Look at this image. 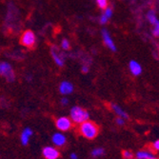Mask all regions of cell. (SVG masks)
<instances>
[{
	"label": "cell",
	"mask_w": 159,
	"mask_h": 159,
	"mask_svg": "<svg viewBox=\"0 0 159 159\" xmlns=\"http://www.w3.org/2000/svg\"><path fill=\"white\" fill-rule=\"evenodd\" d=\"M79 132L85 138L92 140V139H94L98 135L99 129L95 123L87 120V121L80 124Z\"/></svg>",
	"instance_id": "6da1fadb"
},
{
	"label": "cell",
	"mask_w": 159,
	"mask_h": 159,
	"mask_svg": "<svg viewBox=\"0 0 159 159\" xmlns=\"http://www.w3.org/2000/svg\"><path fill=\"white\" fill-rule=\"evenodd\" d=\"M89 117H90V114L88 111H86L85 109L79 106H75L70 109V118L71 122H74L75 124H81L87 120H89Z\"/></svg>",
	"instance_id": "7a4b0ae2"
},
{
	"label": "cell",
	"mask_w": 159,
	"mask_h": 159,
	"mask_svg": "<svg viewBox=\"0 0 159 159\" xmlns=\"http://www.w3.org/2000/svg\"><path fill=\"white\" fill-rule=\"evenodd\" d=\"M20 43L28 49H33L35 46V43H36V37H35L34 33L31 30L25 31L21 34Z\"/></svg>",
	"instance_id": "3957f363"
},
{
	"label": "cell",
	"mask_w": 159,
	"mask_h": 159,
	"mask_svg": "<svg viewBox=\"0 0 159 159\" xmlns=\"http://www.w3.org/2000/svg\"><path fill=\"white\" fill-rule=\"evenodd\" d=\"M0 75L3 76L9 83L16 80V74L11 64L8 62H0Z\"/></svg>",
	"instance_id": "277c9868"
},
{
	"label": "cell",
	"mask_w": 159,
	"mask_h": 159,
	"mask_svg": "<svg viewBox=\"0 0 159 159\" xmlns=\"http://www.w3.org/2000/svg\"><path fill=\"white\" fill-rule=\"evenodd\" d=\"M51 54L54 61V63L58 67H63L65 64V54L61 52V50L57 46H52Z\"/></svg>",
	"instance_id": "5b68a950"
},
{
	"label": "cell",
	"mask_w": 159,
	"mask_h": 159,
	"mask_svg": "<svg viewBox=\"0 0 159 159\" xmlns=\"http://www.w3.org/2000/svg\"><path fill=\"white\" fill-rule=\"evenodd\" d=\"M73 122H71L70 118L66 117V116H61L55 121V126L56 128L61 132H67L71 128Z\"/></svg>",
	"instance_id": "8992f818"
},
{
	"label": "cell",
	"mask_w": 159,
	"mask_h": 159,
	"mask_svg": "<svg viewBox=\"0 0 159 159\" xmlns=\"http://www.w3.org/2000/svg\"><path fill=\"white\" fill-rule=\"evenodd\" d=\"M42 154L45 159H58L60 153L56 148L47 146L42 150Z\"/></svg>",
	"instance_id": "52a82bcc"
},
{
	"label": "cell",
	"mask_w": 159,
	"mask_h": 159,
	"mask_svg": "<svg viewBox=\"0 0 159 159\" xmlns=\"http://www.w3.org/2000/svg\"><path fill=\"white\" fill-rule=\"evenodd\" d=\"M101 34H102V38H103V41L105 43L106 47H108L112 52H116V46H115L109 31L106 30V29H103L102 32H101Z\"/></svg>",
	"instance_id": "ba28073f"
},
{
	"label": "cell",
	"mask_w": 159,
	"mask_h": 159,
	"mask_svg": "<svg viewBox=\"0 0 159 159\" xmlns=\"http://www.w3.org/2000/svg\"><path fill=\"white\" fill-rule=\"evenodd\" d=\"M129 71H131V74L134 76H138L142 74V66L140 65L139 62L135 61V60H131L129 63Z\"/></svg>",
	"instance_id": "9c48e42d"
},
{
	"label": "cell",
	"mask_w": 159,
	"mask_h": 159,
	"mask_svg": "<svg viewBox=\"0 0 159 159\" xmlns=\"http://www.w3.org/2000/svg\"><path fill=\"white\" fill-rule=\"evenodd\" d=\"M59 92H60L61 94H64V95L70 94L71 93L74 92V85L71 84L70 82L63 81L59 85Z\"/></svg>",
	"instance_id": "30bf717a"
},
{
	"label": "cell",
	"mask_w": 159,
	"mask_h": 159,
	"mask_svg": "<svg viewBox=\"0 0 159 159\" xmlns=\"http://www.w3.org/2000/svg\"><path fill=\"white\" fill-rule=\"evenodd\" d=\"M34 134V132L31 128H25L22 133H21V135H20V140H21V143L23 146H27L29 144V141H30V138L31 136Z\"/></svg>",
	"instance_id": "8fae6325"
},
{
	"label": "cell",
	"mask_w": 159,
	"mask_h": 159,
	"mask_svg": "<svg viewBox=\"0 0 159 159\" xmlns=\"http://www.w3.org/2000/svg\"><path fill=\"white\" fill-rule=\"evenodd\" d=\"M52 143L54 144L55 146L62 147V146H64L65 144H66L67 139H66V136L63 134H61V133H55L52 135Z\"/></svg>",
	"instance_id": "7c38bea8"
},
{
	"label": "cell",
	"mask_w": 159,
	"mask_h": 159,
	"mask_svg": "<svg viewBox=\"0 0 159 159\" xmlns=\"http://www.w3.org/2000/svg\"><path fill=\"white\" fill-rule=\"evenodd\" d=\"M111 109L114 111L115 114H117L119 117H122L123 119H129V114L127 113V111H125L119 105L115 104V103H111Z\"/></svg>",
	"instance_id": "4fadbf2b"
},
{
	"label": "cell",
	"mask_w": 159,
	"mask_h": 159,
	"mask_svg": "<svg viewBox=\"0 0 159 159\" xmlns=\"http://www.w3.org/2000/svg\"><path fill=\"white\" fill-rule=\"evenodd\" d=\"M136 159H158L155 154H153L152 152L147 150H142L136 152L135 154Z\"/></svg>",
	"instance_id": "5bb4252c"
},
{
	"label": "cell",
	"mask_w": 159,
	"mask_h": 159,
	"mask_svg": "<svg viewBox=\"0 0 159 159\" xmlns=\"http://www.w3.org/2000/svg\"><path fill=\"white\" fill-rule=\"evenodd\" d=\"M147 19H148V21L153 26L154 24H156L159 20H158V18H157V16H156V13H155V11H153V10H151V11H149L148 12H147Z\"/></svg>",
	"instance_id": "9a60e30c"
},
{
	"label": "cell",
	"mask_w": 159,
	"mask_h": 159,
	"mask_svg": "<svg viewBox=\"0 0 159 159\" xmlns=\"http://www.w3.org/2000/svg\"><path fill=\"white\" fill-rule=\"evenodd\" d=\"M91 154L93 158H97L105 154V150L103 148H95L92 151Z\"/></svg>",
	"instance_id": "2e32d148"
},
{
	"label": "cell",
	"mask_w": 159,
	"mask_h": 159,
	"mask_svg": "<svg viewBox=\"0 0 159 159\" xmlns=\"http://www.w3.org/2000/svg\"><path fill=\"white\" fill-rule=\"evenodd\" d=\"M95 1H96L97 6L100 9L105 10L108 7V0H95Z\"/></svg>",
	"instance_id": "e0dca14e"
},
{
	"label": "cell",
	"mask_w": 159,
	"mask_h": 159,
	"mask_svg": "<svg viewBox=\"0 0 159 159\" xmlns=\"http://www.w3.org/2000/svg\"><path fill=\"white\" fill-rule=\"evenodd\" d=\"M61 48L63 49V50H65V51H68V50H70V42H69V40L68 39H63L62 41H61Z\"/></svg>",
	"instance_id": "ac0fdd59"
},
{
	"label": "cell",
	"mask_w": 159,
	"mask_h": 159,
	"mask_svg": "<svg viewBox=\"0 0 159 159\" xmlns=\"http://www.w3.org/2000/svg\"><path fill=\"white\" fill-rule=\"evenodd\" d=\"M112 13H113V11H112V9H111V7H109V6L104 10V12H103L104 16H107L109 19L112 16Z\"/></svg>",
	"instance_id": "d6986e66"
},
{
	"label": "cell",
	"mask_w": 159,
	"mask_h": 159,
	"mask_svg": "<svg viewBox=\"0 0 159 159\" xmlns=\"http://www.w3.org/2000/svg\"><path fill=\"white\" fill-rule=\"evenodd\" d=\"M152 34L155 37H159V21L153 25V29H152Z\"/></svg>",
	"instance_id": "ffe728a7"
},
{
	"label": "cell",
	"mask_w": 159,
	"mask_h": 159,
	"mask_svg": "<svg viewBox=\"0 0 159 159\" xmlns=\"http://www.w3.org/2000/svg\"><path fill=\"white\" fill-rule=\"evenodd\" d=\"M133 153L129 152V151H124L123 152V157L125 159H132L133 158Z\"/></svg>",
	"instance_id": "44dd1931"
},
{
	"label": "cell",
	"mask_w": 159,
	"mask_h": 159,
	"mask_svg": "<svg viewBox=\"0 0 159 159\" xmlns=\"http://www.w3.org/2000/svg\"><path fill=\"white\" fill-rule=\"evenodd\" d=\"M108 21H109V18H108L107 16H105L103 13L101 14V16H100V18H99V23H100V24H102V25H104V24H106Z\"/></svg>",
	"instance_id": "7402d4cb"
},
{
	"label": "cell",
	"mask_w": 159,
	"mask_h": 159,
	"mask_svg": "<svg viewBox=\"0 0 159 159\" xmlns=\"http://www.w3.org/2000/svg\"><path fill=\"white\" fill-rule=\"evenodd\" d=\"M152 149L156 152H159V139L158 140H155L153 143H152Z\"/></svg>",
	"instance_id": "603a6c76"
},
{
	"label": "cell",
	"mask_w": 159,
	"mask_h": 159,
	"mask_svg": "<svg viewBox=\"0 0 159 159\" xmlns=\"http://www.w3.org/2000/svg\"><path fill=\"white\" fill-rule=\"evenodd\" d=\"M115 122H116V124L118 125V126H123L124 124H125V119H123L122 117H117L116 119H115Z\"/></svg>",
	"instance_id": "cb8c5ba5"
},
{
	"label": "cell",
	"mask_w": 159,
	"mask_h": 159,
	"mask_svg": "<svg viewBox=\"0 0 159 159\" xmlns=\"http://www.w3.org/2000/svg\"><path fill=\"white\" fill-rule=\"evenodd\" d=\"M89 66L88 65H85V64H83V66H82V73L83 74H87L89 71Z\"/></svg>",
	"instance_id": "d4e9b609"
},
{
	"label": "cell",
	"mask_w": 159,
	"mask_h": 159,
	"mask_svg": "<svg viewBox=\"0 0 159 159\" xmlns=\"http://www.w3.org/2000/svg\"><path fill=\"white\" fill-rule=\"evenodd\" d=\"M60 103H61V105H63V106H67V105L69 104V99L66 98V97H64V98L61 99Z\"/></svg>",
	"instance_id": "484cf974"
},
{
	"label": "cell",
	"mask_w": 159,
	"mask_h": 159,
	"mask_svg": "<svg viewBox=\"0 0 159 159\" xmlns=\"http://www.w3.org/2000/svg\"><path fill=\"white\" fill-rule=\"evenodd\" d=\"M70 159H77V158H78V156H77V154H76V153L73 152V153H70Z\"/></svg>",
	"instance_id": "4316f807"
}]
</instances>
